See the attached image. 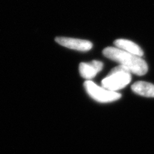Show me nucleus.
Wrapping results in <instances>:
<instances>
[{
	"label": "nucleus",
	"instance_id": "1",
	"mask_svg": "<svg viewBox=\"0 0 154 154\" xmlns=\"http://www.w3.org/2000/svg\"><path fill=\"white\" fill-rule=\"evenodd\" d=\"M103 54L106 57L126 67L132 74L142 76L148 72L147 63L141 57L126 52L119 48L107 47L103 49Z\"/></svg>",
	"mask_w": 154,
	"mask_h": 154
},
{
	"label": "nucleus",
	"instance_id": "2",
	"mask_svg": "<svg viewBox=\"0 0 154 154\" xmlns=\"http://www.w3.org/2000/svg\"><path fill=\"white\" fill-rule=\"evenodd\" d=\"M131 74L128 69L119 64L102 80L101 84L103 88L116 92L129 84L131 81Z\"/></svg>",
	"mask_w": 154,
	"mask_h": 154
},
{
	"label": "nucleus",
	"instance_id": "3",
	"mask_svg": "<svg viewBox=\"0 0 154 154\" xmlns=\"http://www.w3.org/2000/svg\"><path fill=\"white\" fill-rule=\"evenodd\" d=\"M84 87L87 94L92 99L100 103H109L115 101L121 98L120 94L111 91L103 87H100L91 80L84 82Z\"/></svg>",
	"mask_w": 154,
	"mask_h": 154
},
{
	"label": "nucleus",
	"instance_id": "4",
	"mask_svg": "<svg viewBox=\"0 0 154 154\" xmlns=\"http://www.w3.org/2000/svg\"><path fill=\"white\" fill-rule=\"evenodd\" d=\"M55 40L58 44L63 47L77 51H86L91 49L93 47L91 42L87 40L69 37H57Z\"/></svg>",
	"mask_w": 154,
	"mask_h": 154
},
{
	"label": "nucleus",
	"instance_id": "5",
	"mask_svg": "<svg viewBox=\"0 0 154 154\" xmlns=\"http://www.w3.org/2000/svg\"><path fill=\"white\" fill-rule=\"evenodd\" d=\"M103 66V63L95 60L89 63H81L79 64L80 75L87 81L91 80L98 73L101 72Z\"/></svg>",
	"mask_w": 154,
	"mask_h": 154
},
{
	"label": "nucleus",
	"instance_id": "6",
	"mask_svg": "<svg viewBox=\"0 0 154 154\" xmlns=\"http://www.w3.org/2000/svg\"><path fill=\"white\" fill-rule=\"evenodd\" d=\"M115 46L119 49L124 50V51L128 52L132 54L138 56V57H143V51L140 49L139 46L135 44L134 42L127 39H117L114 42Z\"/></svg>",
	"mask_w": 154,
	"mask_h": 154
},
{
	"label": "nucleus",
	"instance_id": "7",
	"mask_svg": "<svg viewBox=\"0 0 154 154\" xmlns=\"http://www.w3.org/2000/svg\"><path fill=\"white\" fill-rule=\"evenodd\" d=\"M134 93L146 97H154V85L146 82H137L131 86Z\"/></svg>",
	"mask_w": 154,
	"mask_h": 154
}]
</instances>
